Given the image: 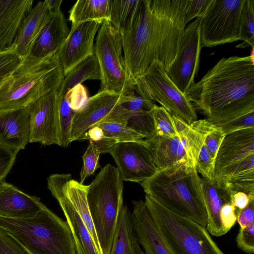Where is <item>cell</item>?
Listing matches in <instances>:
<instances>
[{
    "label": "cell",
    "instance_id": "cell-1",
    "mask_svg": "<svg viewBox=\"0 0 254 254\" xmlns=\"http://www.w3.org/2000/svg\"><path fill=\"white\" fill-rule=\"evenodd\" d=\"M185 0H140L132 26L121 35L128 74L135 83L154 61L175 58L186 26Z\"/></svg>",
    "mask_w": 254,
    "mask_h": 254
},
{
    "label": "cell",
    "instance_id": "cell-2",
    "mask_svg": "<svg viewBox=\"0 0 254 254\" xmlns=\"http://www.w3.org/2000/svg\"><path fill=\"white\" fill-rule=\"evenodd\" d=\"M222 58L185 96L213 124L254 111V56Z\"/></svg>",
    "mask_w": 254,
    "mask_h": 254
},
{
    "label": "cell",
    "instance_id": "cell-3",
    "mask_svg": "<svg viewBox=\"0 0 254 254\" xmlns=\"http://www.w3.org/2000/svg\"><path fill=\"white\" fill-rule=\"evenodd\" d=\"M140 184L146 194L168 210L206 227L202 180L196 168L179 163Z\"/></svg>",
    "mask_w": 254,
    "mask_h": 254
},
{
    "label": "cell",
    "instance_id": "cell-4",
    "mask_svg": "<svg viewBox=\"0 0 254 254\" xmlns=\"http://www.w3.org/2000/svg\"><path fill=\"white\" fill-rule=\"evenodd\" d=\"M64 77L57 52L44 58L25 57L0 87V111L27 107L58 91Z\"/></svg>",
    "mask_w": 254,
    "mask_h": 254
},
{
    "label": "cell",
    "instance_id": "cell-5",
    "mask_svg": "<svg viewBox=\"0 0 254 254\" xmlns=\"http://www.w3.org/2000/svg\"><path fill=\"white\" fill-rule=\"evenodd\" d=\"M0 229L11 234L34 254H76L66 221L45 204L33 217L0 216Z\"/></svg>",
    "mask_w": 254,
    "mask_h": 254
},
{
    "label": "cell",
    "instance_id": "cell-6",
    "mask_svg": "<svg viewBox=\"0 0 254 254\" xmlns=\"http://www.w3.org/2000/svg\"><path fill=\"white\" fill-rule=\"evenodd\" d=\"M123 180L110 164L101 169L88 186L87 200L102 254H109L120 212L123 206Z\"/></svg>",
    "mask_w": 254,
    "mask_h": 254
},
{
    "label": "cell",
    "instance_id": "cell-7",
    "mask_svg": "<svg viewBox=\"0 0 254 254\" xmlns=\"http://www.w3.org/2000/svg\"><path fill=\"white\" fill-rule=\"evenodd\" d=\"M145 202L171 254H224L206 227L170 211L147 194Z\"/></svg>",
    "mask_w": 254,
    "mask_h": 254
},
{
    "label": "cell",
    "instance_id": "cell-8",
    "mask_svg": "<svg viewBox=\"0 0 254 254\" xmlns=\"http://www.w3.org/2000/svg\"><path fill=\"white\" fill-rule=\"evenodd\" d=\"M102 76L101 90L126 95L134 90V82L127 72L121 34L109 22L102 24L94 44Z\"/></svg>",
    "mask_w": 254,
    "mask_h": 254
},
{
    "label": "cell",
    "instance_id": "cell-9",
    "mask_svg": "<svg viewBox=\"0 0 254 254\" xmlns=\"http://www.w3.org/2000/svg\"><path fill=\"white\" fill-rule=\"evenodd\" d=\"M134 90L138 94L158 102L172 116L188 124L197 119L195 110L167 75L164 65L153 61L135 80Z\"/></svg>",
    "mask_w": 254,
    "mask_h": 254
},
{
    "label": "cell",
    "instance_id": "cell-10",
    "mask_svg": "<svg viewBox=\"0 0 254 254\" xmlns=\"http://www.w3.org/2000/svg\"><path fill=\"white\" fill-rule=\"evenodd\" d=\"M245 0H211L200 19L201 47L240 40V18Z\"/></svg>",
    "mask_w": 254,
    "mask_h": 254
},
{
    "label": "cell",
    "instance_id": "cell-11",
    "mask_svg": "<svg viewBox=\"0 0 254 254\" xmlns=\"http://www.w3.org/2000/svg\"><path fill=\"white\" fill-rule=\"evenodd\" d=\"M196 19L186 26L182 36L176 56L169 65L164 66L165 72L184 94L194 83L199 66L200 19Z\"/></svg>",
    "mask_w": 254,
    "mask_h": 254
},
{
    "label": "cell",
    "instance_id": "cell-12",
    "mask_svg": "<svg viewBox=\"0 0 254 254\" xmlns=\"http://www.w3.org/2000/svg\"><path fill=\"white\" fill-rule=\"evenodd\" d=\"M109 153L114 159L123 181L140 183L159 170L151 152L144 144L117 143Z\"/></svg>",
    "mask_w": 254,
    "mask_h": 254
},
{
    "label": "cell",
    "instance_id": "cell-13",
    "mask_svg": "<svg viewBox=\"0 0 254 254\" xmlns=\"http://www.w3.org/2000/svg\"><path fill=\"white\" fill-rule=\"evenodd\" d=\"M59 101L58 91H57L42 96L28 106L30 143L59 145Z\"/></svg>",
    "mask_w": 254,
    "mask_h": 254
},
{
    "label": "cell",
    "instance_id": "cell-14",
    "mask_svg": "<svg viewBox=\"0 0 254 254\" xmlns=\"http://www.w3.org/2000/svg\"><path fill=\"white\" fill-rule=\"evenodd\" d=\"M67 175H50L47 179L48 189L64 212L73 237L76 254H100L86 225L65 192L64 186Z\"/></svg>",
    "mask_w": 254,
    "mask_h": 254
},
{
    "label": "cell",
    "instance_id": "cell-15",
    "mask_svg": "<svg viewBox=\"0 0 254 254\" xmlns=\"http://www.w3.org/2000/svg\"><path fill=\"white\" fill-rule=\"evenodd\" d=\"M102 23L90 21L71 25L57 52L64 76L87 58L94 55V39Z\"/></svg>",
    "mask_w": 254,
    "mask_h": 254
},
{
    "label": "cell",
    "instance_id": "cell-16",
    "mask_svg": "<svg viewBox=\"0 0 254 254\" xmlns=\"http://www.w3.org/2000/svg\"><path fill=\"white\" fill-rule=\"evenodd\" d=\"M123 95L100 90L89 97L74 115L70 141L80 140L91 128L104 120L121 101Z\"/></svg>",
    "mask_w": 254,
    "mask_h": 254
},
{
    "label": "cell",
    "instance_id": "cell-17",
    "mask_svg": "<svg viewBox=\"0 0 254 254\" xmlns=\"http://www.w3.org/2000/svg\"><path fill=\"white\" fill-rule=\"evenodd\" d=\"M254 154V128L240 130L226 136L215 159V178L248 156Z\"/></svg>",
    "mask_w": 254,
    "mask_h": 254
},
{
    "label": "cell",
    "instance_id": "cell-18",
    "mask_svg": "<svg viewBox=\"0 0 254 254\" xmlns=\"http://www.w3.org/2000/svg\"><path fill=\"white\" fill-rule=\"evenodd\" d=\"M30 116L28 106L0 111V144L16 153L29 142Z\"/></svg>",
    "mask_w": 254,
    "mask_h": 254
},
{
    "label": "cell",
    "instance_id": "cell-19",
    "mask_svg": "<svg viewBox=\"0 0 254 254\" xmlns=\"http://www.w3.org/2000/svg\"><path fill=\"white\" fill-rule=\"evenodd\" d=\"M131 220L134 231L145 254H171L158 231L145 201H132Z\"/></svg>",
    "mask_w": 254,
    "mask_h": 254
},
{
    "label": "cell",
    "instance_id": "cell-20",
    "mask_svg": "<svg viewBox=\"0 0 254 254\" xmlns=\"http://www.w3.org/2000/svg\"><path fill=\"white\" fill-rule=\"evenodd\" d=\"M43 205L40 198L25 193L4 180L0 182V216L16 219L33 217Z\"/></svg>",
    "mask_w": 254,
    "mask_h": 254
},
{
    "label": "cell",
    "instance_id": "cell-21",
    "mask_svg": "<svg viewBox=\"0 0 254 254\" xmlns=\"http://www.w3.org/2000/svg\"><path fill=\"white\" fill-rule=\"evenodd\" d=\"M33 0H0V51L14 43L21 23L33 7Z\"/></svg>",
    "mask_w": 254,
    "mask_h": 254
},
{
    "label": "cell",
    "instance_id": "cell-22",
    "mask_svg": "<svg viewBox=\"0 0 254 254\" xmlns=\"http://www.w3.org/2000/svg\"><path fill=\"white\" fill-rule=\"evenodd\" d=\"M69 32L66 20L61 10L51 16L25 57L44 58L56 53L66 40Z\"/></svg>",
    "mask_w": 254,
    "mask_h": 254
},
{
    "label": "cell",
    "instance_id": "cell-23",
    "mask_svg": "<svg viewBox=\"0 0 254 254\" xmlns=\"http://www.w3.org/2000/svg\"><path fill=\"white\" fill-rule=\"evenodd\" d=\"M201 180L207 214L206 228L213 236H223L225 234L220 220V211L225 204L231 203L235 192L215 180L209 181L202 178Z\"/></svg>",
    "mask_w": 254,
    "mask_h": 254
},
{
    "label": "cell",
    "instance_id": "cell-24",
    "mask_svg": "<svg viewBox=\"0 0 254 254\" xmlns=\"http://www.w3.org/2000/svg\"><path fill=\"white\" fill-rule=\"evenodd\" d=\"M172 117L177 135L186 152V164L196 168L198 156L206 137L215 126L207 119L196 120L188 124Z\"/></svg>",
    "mask_w": 254,
    "mask_h": 254
},
{
    "label": "cell",
    "instance_id": "cell-25",
    "mask_svg": "<svg viewBox=\"0 0 254 254\" xmlns=\"http://www.w3.org/2000/svg\"><path fill=\"white\" fill-rule=\"evenodd\" d=\"M51 16L46 1H39L29 12L19 27L14 45L20 57L25 58Z\"/></svg>",
    "mask_w": 254,
    "mask_h": 254
},
{
    "label": "cell",
    "instance_id": "cell-26",
    "mask_svg": "<svg viewBox=\"0 0 254 254\" xmlns=\"http://www.w3.org/2000/svg\"><path fill=\"white\" fill-rule=\"evenodd\" d=\"M109 254H145L135 235L131 213L126 205H123L120 212Z\"/></svg>",
    "mask_w": 254,
    "mask_h": 254
},
{
    "label": "cell",
    "instance_id": "cell-27",
    "mask_svg": "<svg viewBox=\"0 0 254 254\" xmlns=\"http://www.w3.org/2000/svg\"><path fill=\"white\" fill-rule=\"evenodd\" d=\"M64 187L68 198L79 214L91 234L99 253L102 254L88 206L87 200L88 186L80 184L78 181L72 179L71 175L68 174Z\"/></svg>",
    "mask_w": 254,
    "mask_h": 254
},
{
    "label": "cell",
    "instance_id": "cell-28",
    "mask_svg": "<svg viewBox=\"0 0 254 254\" xmlns=\"http://www.w3.org/2000/svg\"><path fill=\"white\" fill-rule=\"evenodd\" d=\"M71 25L95 21L109 22V0H79L69 11Z\"/></svg>",
    "mask_w": 254,
    "mask_h": 254
},
{
    "label": "cell",
    "instance_id": "cell-29",
    "mask_svg": "<svg viewBox=\"0 0 254 254\" xmlns=\"http://www.w3.org/2000/svg\"><path fill=\"white\" fill-rule=\"evenodd\" d=\"M145 145L151 152L159 170L179 163L178 152L180 139L178 135L173 137L155 136L145 139Z\"/></svg>",
    "mask_w": 254,
    "mask_h": 254
},
{
    "label": "cell",
    "instance_id": "cell-30",
    "mask_svg": "<svg viewBox=\"0 0 254 254\" xmlns=\"http://www.w3.org/2000/svg\"><path fill=\"white\" fill-rule=\"evenodd\" d=\"M154 105V102L133 90L123 95L120 103L101 122H110L124 125L125 120L129 116L136 113L150 112Z\"/></svg>",
    "mask_w": 254,
    "mask_h": 254
},
{
    "label": "cell",
    "instance_id": "cell-31",
    "mask_svg": "<svg viewBox=\"0 0 254 254\" xmlns=\"http://www.w3.org/2000/svg\"><path fill=\"white\" fill-rule=\"evenodd\" d=\"M102 76L97 59L93 55L81 62L64 76L58 90L59 97L64 96L75 86L87 80H101Z\"/></svg>",
    "mask_w": 254,
    "mask_h": 254
},
{
    "label": "cell",
    "instance_id": "cell-32",
    "mask_svg": "<svg viewBox=\"0 0 254 254\" xmlns=\"http://www.w3.org/2000/svg\"><path fill=\"white\" fill-rule=\"evenodd\" d=\"M140 0H109V23L121 35L132 26Z\"/></svg>",
    "mask_w": 254,
    "mask_h": 254
},
{
    "label": "cell",
    "instance_id": "cell-33",
    "mask_svg": "<svg viewBox=\"0 0 254 254\" xmlns=\"http://www.w3.org/2000/svg\"><path fill=\"white\" fill-rule=\"evenodd\" d=\"M95 126L99 127L103 137L111 139L116 142H136L145 144L143 136L137 133L125 125L110 122L100 123Z\"/></svg>",
    "mask_w": 254,
    "mask_h": 254
},
{
    "label": "cell",
    "instance_id": "cell-34",
    "mask_svg": "<svg viewBox=\"0 0 254 254\" xmlns=\"http://www.w3.org/2000/svg\"><path fill=\"white\" fill-rule=\"evenodd\" d=\"M75 113L76 112L71 108L69 101L65 96L59 97L58 131L60 146L66 147L70 143V132Z\"/></svg>",
    "mask_w": 254,
    "mask_h": 254
},
{
    "label": "cell",
    "instance_id": "cell-35",
    "mask_svg": "<svg viewBox=\"0 0 254 254\" xmlns=\"http://www.w3.org/2000/svg\"><path fill=\"white\" fill-rule=\"evenodd\" d=\"M240 40L243 43L237 48H246L254 45V0H245L240 18Z\"/></svg>",
    "mask_w": 254,
    "mask_h": 254
},
{
    "label": "cell",
    "instance_id": "cell-36",
    "mask_svg": "<svg viewBox=\"0 0 254 254\" xmlns=\"http://www.w3.org/2000/svg\"><path fill=\"white\" fill-rule=\"evenodd\" d=\"M155 136L173 137L177 135L172 116L162 106L155 104L150 111Z\"/></svg>",
    "mask_w": 254,
    "mask_h": 254
},
{
    "label": "cell",
    "instance_id": "cell-37",
    "mask_svg": "<svg viewBox=\"0 0 254 254\" xmlns=\"http://www.w3.org/2000/svg\"><path fill=\"white\" fill-rule=\"evenodd\" d=\"M124 125L144 136L145 139L155 136L154 122L150 111L136 113L129 116Z\"/></svg>",
    "mask_w": 254,
    "mask_h": 254
},
{
    "label": "cell",
    "instance_id": "cell-38",
    "mask_svg": "<svg viewBox=\"0 0 254 254\" xmlns=\"http://www.w3.org/2000/svg\"><path fill=\"white\" fill-rule=\"evenodd\" d=\"M23 59L16 46L6 51H0V87L11 76Z\"/></svg>",
    "mask_w": 254,
    "mask_h": 254
},
{
    "label": "cell",
    "instance_id": "cell-39",
    "mask_svg": "<svg viewBox=\"0 0 254 254\" xmlns=\"http://www.w3.org/2000/svg\"><path fill=\"white\" fill-rule=\"evenodd\" d=\"M214 125L220 128L226 135L240 130L254 128V111Z\"/></svg>",
    "mask_w": 254,
    "mask_h": 254
},
{
    "label": "cell",
    "instance_id": "cell-40",
    "mask_svg": "<svg viewBox=\"0 0 254 254\" xmlns=\"http://www.w3.org/2000/svg\"><path fill=\"white\" fill-rule=\"evenodd\" d=\"M101 152L91 142L82 156L83 164L80 173V184H83L85 179L93 175L100 167L99 160Z\"/></svg>",
    "mask_w": 254,
    "mask_h": 254
},
{
    "label": "cell",
    "instance_id": "cell-41",
    "mask_svg": "<svg viewBox=\"0 0 254 254\" xmlns=\"http://www.w3.org/2000/svg\"><path fill=\"white\" fill-rule=\"evenodd\" d=\"M196 168L203 178L213 181L215 175V159H213L207 150L204 143L199 152Z\"/></svg>",
    "mask_w": 254,
    "mask_h": 254
},
{
    "label": "cell",
    "instance_id": "cell-42",
    "mask_svg": "<svg viewBox=\"0 0 254 254\" xmlns=\"http://www.w3.org/2000/svg\"><path fill=\"white\" fill-rule=\"evenodd\" d=\"M0 254H28L11 234L0 229Z\"/></svg>",
    "mask_w": 254,
    "mask_h": 254
},
{
    "label": "cell",
    "instance_id": "cell-43",
    "mask_svg": "<svg viewBox=\"0 0 254 254\" xmlns=\"http://www.w3.org/2000/svg\"><path fill=\"white\" fill-rule=\"evenodd\" d=\"M238 247L247 254L254 253V223L241 228L236 237Z\"/></svg>",
    "mask_w": 254,
    "mask_h": 254
},
{
    "label": "cell",
    "instance_id": "cell-44",
    "mask_svg": "<svg viewBox=\"0 0 254 254\" xmlns=\"http://www.w3.org/2000/svg\"><path fill=\"white\" fill-rule=\"evenodd\" d=\"M211 0H185V22L195 17H202L208 6Z\"/></svg>",
    "mask_w": 254,
    "mask_h": 254
},
{
    "label": "cell",
    "instance_id": "cell-45",
    "mask_svg": "<svg viewBox=\"0 0 254 254\" xmlns=\"http://www.w3.org/2000/svg\"><path fill=\"white\" fill-rule=\"evenodd\" d=\"M64 96L69 101L71 108L76 112L81 108L88 99L87 89L81 84L75 86Z\"/></svg>",
    "mask_w": 254,
    "mask_h": 254
},
{
    "label": "cell",
    "instance_id": "cell-46",
    "mask_svg": "<svg viewBox=\"0 0 254 254\" xmlns=\"http://www.w3.org/2000/svg\"><path fill=\"white\" fill-rule=\"evenodd\" d=\"M226 136L223 131L216 126L206 136L204 143L213 159H216L219 148Z\"/></svg>",
    "mask_w": 254,
    "mask_h": 254
},
{
    "label": "cell",
    "instance_id": "cell-47",
    "mask_svg": "<svg viewBox=\"0 0 254 254\" xmlns=\"http://www.w3.org/2000/svg\"><path fill=\"white\" fill-rule=\"evenodd\" d=\"M17 154L0 144V182L4 180L12 168Z\"/></svg>",
    "mask_w": 254,
    "mask_h": 254
},
{
    "label": "cell",
    "instance_id": "cell-48",
    "mask_svg": "<svg viewBox=\"0 0 254 254\" xmlns=\"http://www.w3.org/2000/svg\"><path fill=\"white\" fill-rule=\"evenodd\" d=\"M237 221L241 228H244L254 223V198L250 199L245 208L238 209Z\"/></svg>",
    "mask_w": 254,
    "mask_h": 254
},
{
    "label": "cell",
    "instance_id": "cell-49",
    "mask_svg": "<svg viewBox=\"0 0 254 254\" xmlns=\"http://www.w3.org/2000/svg\"><path fill=\"white\" fill-rule=\"evenodd\" d=\"M251 198H254V196L250 197L245 192L237 191L232 196L231 203L237 209L241 210L248 205Z\"/></svg>",
    "mask_w": 254,
    "mask_h": 254
},
{
    "label": "cell",
    "instance_id": "cell-50",
    "mask_svg": "<svg viewBox=\"0 0 254 254\" xmlns=\"http://www.w3.org/2000/svg\"><path fill=\"white\" fill-rule=\"evenodd\" d=\"M99 150L101 153H109L113 145L117 143L116 142L111 139L103 137L98 140H90Z\"/></svg>",
    "mask_w": 254,
    "mask_h": 254
},
{
    "label": "cell",
    "instance_id": "cell-51",
    "mask_svg": "<svg viewBox=\"0 0 254 254\" xmlns=\"http://www.w3.org/2000/svg\"><path fill=\"white\" fill-rule=\"evenodd\" d=\"M51 16L55 15L60 12L62 0H45Z\"/></svg>",
    "mask_w": 254,
    "mask_h": 254
},
{
    "label": "cell",
    "instance_id": "cell-52",
    "mask_svg": "<svg viewBox=\"0 0 254 254\" xmlns=\"http://www.w3.org/2000/svg\"><path fill=\"white\" fill-rule=\"evenodd\" d=\"M23 247V248L25 249V250L27 252V253L28 254H34L33 253L31 252L29 250H28L27 248H26L25 247H24L22 244H21L19 242H18Z\"/></svg>",
    "mask_w": 254,
    "mask_h": 254
}]
</instances>
